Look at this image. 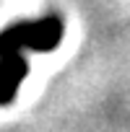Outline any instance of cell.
Here are the masks:
<instances>
[{
  "label": "cell",
  "instance_id": "1",
  "mask_svg": "<svg viewBox=\"0 0 130 132\" xmlns=\"http://www.w3.org/2000/svg\"><path fill=\"white\" fill-rule=\"evenodd\" d=\"M62 18L49 13L37 21H18L0 31V106L16 98L21 83L29 75L26 49L49 52L62 42Z\"/></svg>",
  "mask_w": 130,
  "mask_h": 132
}]
</instances>
